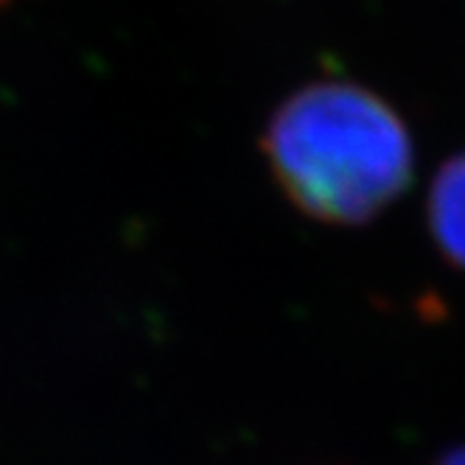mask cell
Segmentation results:
<instances>
[{"mask_svg":"<svg viewBox=\"0 0 465 465\" xmlns=\"http://www.w3.org/2000/svg\"><path fill=\"white\" fill-rule=\"evenodd\" d=\"M261 146L289 203L334 227L376 219L404 193L415 163L404 118L373 90L340 79L283 98Z\"/></svg>","mask_w":465,"mask_h":465,"instance_id":"6da1fadb","label":"cell"},{"mask_svg":"<svg viewBox=\"0 0 465 465\" xmlns=\"http://www.w3.org/2000/svg\"><path fill=\"white\" fill-rule=\"evenodd\" d=\"M429 227L438 250L465 272V152L451 157L431 183Z\"/></svg>","mask_w":465,"mask_h":465,"instance_id":"7a4b0ae2","label":"cell"},{"mask_svg":"<svg viewBox=\"0 0 465 465\" xmlns=\"http://www.w3.org/2000/svg\"><path fill=\"white\" fill-rule=\"evenodd\" d=\"M435 465H465V446H457L435 460Z\"/></svg>","mask_w":465,"mask_h":465,"instance_id":"3957f363","label":"cell"},{"mask_svg":"<svg viewBox=\"0 0 465 465\" xmlns=\"http://www.w3.org/2000/svg\"><path fill=\"white\" fill-rule=\"evenodd\" d=\"M4 4H6V0H0V6H4Z\"/></svg>","mask_w":465,"mask_h":465,"instance_id":"277c9868","label":"cell"}]
</instances>
